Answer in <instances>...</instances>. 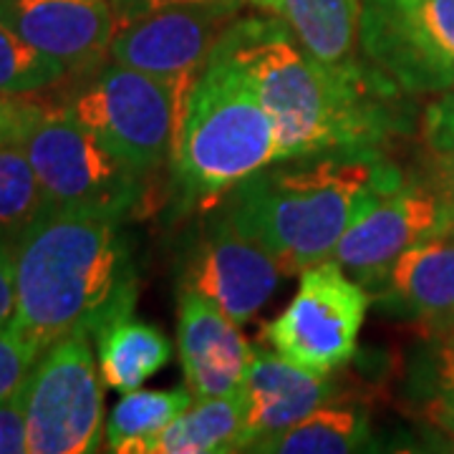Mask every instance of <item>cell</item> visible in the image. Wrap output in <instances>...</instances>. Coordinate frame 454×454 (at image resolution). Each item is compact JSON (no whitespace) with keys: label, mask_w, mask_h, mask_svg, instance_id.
<instances>
[{"label":"cell","mask_w":454,"mask_h":454,"mask_svg":"<svg viewBox=\"0 0 454 454\" xmlns=\"http://www.w3.org/2000/svg\"><path fill=\"white\" fill-rule=\"evenodd\" d=\"M215 49L273 116L278 162L379 149L399 127L394 101L402 91L387 76L366 61L354 68L316 61L283 18H235Z\"/></svg>","instance_id":"cell-1"},{"label":"cell","mask_w":454,"mask_h":454,"mask_svg":"<svg viewBox=\"0 0 454 454\" xmlns=\"http://www.w3.org/2000/svg\"><path fill=\"white\" fill-rule=\"evenodd\" d=\"M404 179L379 149L325 152L268 164L227 192L225 210L283 276H301L331 260L343 232Z\"/></svg>","instance_id":"cell-2"},{"label":"cell","mask_w":454,"mask_h":454,"mask_svg":"<svg viewBox=\"0 0 454 454\" xmlns=\"http://www.w3.org/2000/svg\"><path fill=\"white\" fill-rule=\"evenodd\" d=\"M137 286L119 223L51 210L16 243V316L11 324L43 354L74 331L97 333L134 310Z\"/></svg>","instance_id":"cell-3"},{"label":"cell","mask_w":454,"mask_h":454,"mask_svg":"<svg viewBox=\"0 0 454 454\" xmlns=\"http://www.w3.org/2000/svg\"><path fill=\"white\" fill-rule=\"evenodd\" d=\"M278 162L273 116L238 66L212 49L177 121L172 167L182 197L207 202Z\"/></svg>","instance_id":"cell-4"},{"label":"cell","mask_w":454,"mask_h":454,"mask_svg":"<svg viewBox=\"0 0 454 454\" xmlns=\"http://www.w3.org/2000/svg\"><path fill=\"white\" fill-rule=\"evenodd\" d=\"M20 142L53 210L121 223L145 195V175L114 157L66 106L26 101Z\"/></svg>","instance_id":"cell-5"},{"label":"cell","mask_w":454,"mask_h":454,"mask_svg":"<svg viewBox=\"0 0 454 454\" xmlns=\"http://www.w3.org/2000/svg\"><path fill=\"white\" fill-rule=\"evenodd\" d=\"M64 106L114 157L142 175L172 157L179 104L152 74L112 61L89 74Z\"/></svg>","instance_id":"cell-6"},{"label":"cell","mask_w":454,"mask_h":454,"mask_svg":"<svg viewBox=\"0 0 454 454\" xmlns=\"http://www.w3.org/2000/svg\"><path fill=\"white\" fill-rule=\"evenodd\" d=\"M89 331H74L41 354L26 379L28 454H91L106 437L101 372Z\"/></svg>","instance_id":"cell-7"},{"label":"cell","mask_w":454,"mask_h":454,"mask_svg":"<svg viewBox=\"0 0 454 454\" xmlns=\"http://www.w3.org/2000/svg\"><path fill=\"white\" fill-rule=\"evenodd\" d=\"M358 51L402 94L454 89V0H364Z\"/></svg>","instance_id":"cell-8"},{"label":"cell","mask_w":454,"mask_h":454,"mask_svg":"<svg viewBox=\"0 0 454 454\" xmlns=\"http://www.w3.org/2000/svg\"><path fill=\"white\" fill-rule=\"evenodd\" d=\"M366 309V288L339 262L324 260L301 273L291 303L265 325V339L295 366L333 376L356 354Z\"/></svg>","instance_id":"cell-9"},{"label":"cell","mask_w":454,"mask_h":454,"mask_svg":"<svg viewBox=\"0 0 454 454\" xmlns=\"http://www.w3.org/2000/svg\"><path fill=\"white\" fill-rule=\"evenodd\" d=\"M238 18L227 5H175L116 26L109 59L157 76L177 97L179 116L220 35Z\"/></svg>","instance_id":"cell-10"},{"label":"cell","mask_w":454,"mask_h":454,"mask_svg":"<svg viewBox=\"0 0 454 454\" xmlns=\"http://www.w3.org/2000/svg\"><path fill=\"white\" fill-rule=\"evenodd\" d=\"M439 235H450L447 197L427 179H404L343 232L331 260L364 288H376L404 250Z\"/></svg>","instance_id":"cell-11"},{"label":"cell","mask_w":454,"mask_h":454,"mask_svg":"<svg viewBox=\"0 0 454 454\" xmlns=\"http://www.w3.org/2000/svg\"><path fill=\"white\" fill-rule=\"evenodd\" d=\"M280 278L278 260L225 207L200 232L184 262V288L210 298L238 325L255 318Z\"/></svg>","instance_id":"cell-12"},{"label":"cell","mask_w":454,"mask_h":454,"mask_svg":"<svg viewBox=\"0 0 454 454\" xmlns=\"http://www.w3.org/2000/svg\"><path fill=\"white\" fill-rule=\"evenodd\" d=\"M0 20L83 79L101 68L116 31L109 0H0Z\"/></svg>","instance_id":"cell-13"},{"label":"cell","mask_w":454,"mask_h":454,"mask_svg":"<svg viewBox=\"0 0 454 454\" xmlns=\"http://www.w3.org/2000/svg\"><path fill=\"white\" fill-rule=\"evenodd\" d=\"M177 346L184 381L195 399L243 391L255 348L225 310L190 288L179 293Z\"/></svg>","instance_id":"cell-14"},{"label":"cell","mask_w":454,"mask_h":454,"mask_svg":"<svg viewBox=\"0 0 454 454\" xmlns=\"http://www.w3.org/2000/svg\"><path fill=\"white\" fill-rule=\"evenodd\" d=\"M333 389L331 376L306 372L278 351H255L243 387L247 450L306 419L333 396Z\"/></svg>","instance_id":"cell-15"},{"label":"cell","mask_w":454,"mask_h":454,"mask_svg":"<svg viewBox=\"0 0 454 454\" xmlns=\"http://www.w3.org/2000/svg\"><path fill=\"white\" fill-rule=\"evenodd\" d=\"M376 298L394 313L437 325L454 313V235L404 250L376 283Z\"/></svg>","instance_id":"cell-16"},{"label":"cell","mask_w":454,"mask_h":454,"mask_svg":"<svg viewBox=\"0 0 454 454\" xmlns=\"http://www.w3.org/2000/svg\"><path fill=\"white\" fill-rule=\"evenodd\" d=\"M273 11L291 28L298 46L316 61L354 68L364 0H270Z\"/></svg>","instance_id":"cell-17"},{"label":"cell","mask_w":454,"mask_h":454,"mask_svg":"<svg viewBox=\"0 0 454 454\" xmlns=\"http://www.w3.org/2000/svg\"><path fill=\"white\" fill-rule=\"evenodd\" d=\"M94 340L104 384L121 394L142 389L172 358V340L157 325L137 321L131 310L116 313L98 325Z\"/></svg>","instance_id":"cell-18"},{"label":"cell","mask_w":454,"mask_h":454,"mask_svg":"<svg viewBox=\"0 0 454 454\" xmlns=\"http://www.w3.org/2000/svg\"><path fill=\"white\" fill-rule=\"evenodd\" d=\"M247 450L243 391L195 399L164 429L152 454H227Z\"/></svg>","instance_id":"cell-19"},{"label":"cell","mask_w":454,"mask_h":454,"mask_svg":"<svg viewBox=\"0 0 454 454\" xmlns=\"http://www.w3.org/2000/svg\"><path fill=\"white\" fill-rule=\"evenodd\" d=\"M195 402L190 389H134L121 394L106 419V450L114 454H152L164 429Z\"/></svg>","instance_id":"cell-20"},{"label":"cell","mask_w":454,"mask_h":454,"mask_svg":"<svg viewBox=\"0 0 454 454\" xmlns=\"http://www.w3.org/2000/svg\"><path fill=\"white\" fill-rule=\"evenodd\" d=\"M369 419L354 406H318L306 419L255 442L247 452L346 454L366 447Z\"/></svg>","instance_id":"cell-21"},{"label":"cell","mask_w":454,"mask_h":454,"mask_svg":"<svg viewBox=\"0 0 454 454\" xmlns=\"http://www.w3.org/2000/svg\"><path fill=\"white\" fill-rule=\"evenodd\" d=\"M18 127L0 137V238L13 243L35 220L53 210L20 142Z\"/></svg>","instance_id":"cell-22"},{"label":"cell","mask_w":454,"mask_h":454,"mask_svg":"<svg viewBox=\"0 0 454 454\" xmlns=\"http://www.w3.org/2000/svg\"><path fill=\"white\" fill-rule=\"evenodd\" d=\"M64 66L26 43L0 20V97H28L64 82Z\"/></svg>","instance_id":"cell-23"},{"label":"cell","mask_w":454,"mask_h":454,"mask_svg":"<svg viewBox=\"0 0 454 454\" xmlns=\"http://www.w3.org/2000/svg\"><path fill=\"white\" fill-rule=\"evenodd\" d=\"M414 389L434 427L454 439V340L434 336L417 366Z\"/></svg>","instance_id":"cell-24"},{"label":"cell","mask_w":454,"mask_h":454,"mask_svg":"<svg viewBox=\"0 0 454 454\" xmlns=\"http://www.w3.org/2000/svg\"><path fill=\"white\" fill-rule=\"evenodd\" d=\"M38 358L41 354L18 333L16 325H0V399L13 394L28 379Z\"/></svg>","instance_id":"cell-25"},{"label":"cell","mask_w":454,"mask_h":454,"mask_svg":"<svg viewBox=\"0 0 454 454\" xmlns=\"http://www.w3.org/2000/svg\"><path fill=\"white\" fill-rule=\"evenodd\" d=\"M23 384L13 394L0 399V454L28 452V419H26V387Z\"/></svg>","instance_id":"cell-26"},{"label":"cell","mask_w":454,"mask_h":454,"mask_svg":"<svg viewBox=\"0 0 454 454\" xmlns=\"http://www.w3.org/2000/svg\"><path fill=\"white\" fill-rule=\"evenodd\" d=\"M422 139L429 152L454 149V89L439 94L422 116Z\"/></svg>","instance_id":"cell-27"},{"label":"cell","mask_w":454,"mask_h":454,"mask_svg":"<svg viewBox=\"0 0 454 454\" xmlns=\"http://www.w3.org/2000/svg\"><path fill=\"white\" fill-rule=\"evenodd\" d=\"M243 3L245 0H109L116 26L129 23L146 13H154V11H162V8H175V5H227V8L240 11Z\"/></svg>","instance_id":"cell-28"},{"label":"cell","mask_w":454,"mask_h":454,"mask_svg":"<svg viewBox=\"0 0 454 454\" xmlns=\"http://www.w3.org/2000/svg\"><path fill=\"white\" fill-rule=\"evenodd\" d=\"M16 316V243L0 238V325Z\"/></svg>","instance_id":"cell-29"},{"label":"cell","mask_w":454,"mask_h":454,"mask_svg":"<svg viewBox=\"0 0 454 454\" xmlns=\"http://www.w3.org/2000/svg\"><path fill=\"white\" fill-rule=\"evenodd\" d=\"M429 162L432 164H429L427 182H432L444 195H454V149H450V152H432Z\"/></svg>","instance_id":"cell-30"},{"label":"cell","mask_w":454,"mask_h":454,"mask_svg":"<svg viewBox=\"0 0 454 454\" xmlns=\"http://www.w3.org/2000/svg\"><path fill=\"white\" fill-rule=\"evenodd\" d=\"M23 114V101L20 97H0V137L5 131L16 129Z\"/></svg>","instance_id":"cell-31"},{"label":"cell","mask_w":454,"mask_h":454,"mask_svg":"<svg viewBox=\"0 0 454 454\" xmlns=\"http://www.w3.org/2000/svg\"><path fill=\"white\" fill-rule=\"evenodd\" d=\"M432 336H442V339L454 340V313H450L444 321H439L437 325H432Z\"/></svg>","instance_id":"cell-32"},{"label":"cell","mask_w":454,"mask_h":454,"mask_svg":"<svg viewBox=\"0 0 454 454\" xmlns=\"http://www.w3.org/2000/svg\"><path fill=\"white\" fill-rule=\"evenodd\" d=\"M444 195V192H442ZM447 197V205H450V232L454 235V195H444Z\"/></svg>","instance_id":"cell-33"},{"label":"cell","mask_w":454,"mask_h":454,"mask_svg":"<svg viewBox=\"0 0 454 454\" xmlns=\"http://www.w3.org/2000/svg\"><path fill=\"white\" fill-rule=\"evenodd\" d=\"M250 3H255L260 8H268V5H270V0H250Z\"/></svg>","instance_id":"cell-34"}]
</instances>
